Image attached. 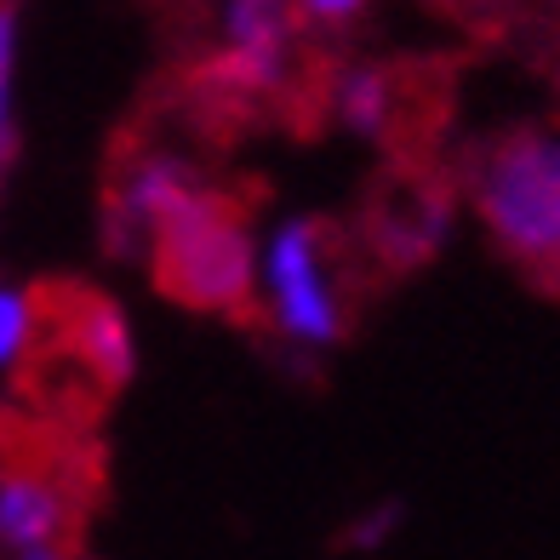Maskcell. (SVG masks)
<instances>
[{
	"label": "cell",
	"mask_w": 560,
	"mask_h": 560,
	"mask_svg": "<svg viewBox=\"0 0 560 560\" xmlns=\"http://www.w3.org/2000/svg\"><path fill=\"white\" fill-rule=\"evenodd\" d=\"M395 526H400V509H395V503H384V509H372V515L354 521L343 544H349V549H377V544H384Z\"/></svg>",
	"instance_id": "12"
},
{
	"label": "cell",
	"mask_w": 560,
	"mask_h": 560,
	"mask_svg": "<svg viewBox=\"0 0 560 560\" xmlns=\"http://www.w3.org/2000/svg\"><path fill=\"white\" fill-rule=\"evenodd\" d=\"M86 521V469L58 429H23L0 412V549H74Z\"/></svg>",
	"instance_id": "4"
},
{
	"label": "cell",
	"mask_w": 560,
	"mask_h": 560,
	"mask_svg": "<svg viewBox=\"0 0 560 560\" xmlns=\"http://www.w3.org/2000/svg\"><path fill=\"white\" fill-rule=\"evenodd\" d=\"M446 223L452 207L441 189H412V195H395L384 212H377V252L395 264V269H418L423 258H435V246L446 241Z\"/></svg>",
	"instance_id": "8"
},
{
	"label": "cell",
	"mask_w": 560,
	"mask_h": 560,
	"mask_svg": "<svg viewBox=\"0 0 560 560\" xmlns=\"http://www.w3.org/2000/svg\"><path fill=\"white\" fill-rule=\"evenodd\" d=\"M366 0H298V12L303 18H315V23H343V18H354Z\"/></svg>",
	"instance_id": "13"
},
{
	"label": "cell",
	"mask_w": 560,
	"mask_h": 560,
	"mask_svg": "<svg viewBox=\"0 0 560 560\" xmlns=\"http://www.w3.org/2000/svg\"><path fill=\"white\" fill-rule=\"evenodd\" d=\"M469 189L503 258L538 287H560V132H515L492 143Z\"/></svg>",
	"instance_id": "3"
},
{
	"label": "cell",
	"mask_w": 560,
	"mask_h": 560,
	"mask_svg": "<svg viewBox=\"0 0 560 560\" xmlns=\"http://www.w3.org/2000/svg\"><path fill=\"white\" fill-rule=\"evenodd\" d=\"M223 58H218V86L235 97H258L280 86L287 69V40H292V7L287 0H229L223 7Z\"/></svg>",
	"instance_id": "6"
},
{
	"label": "cell",
	"mask_w": 560,
	"mask_h": 560,
	"mask_svg": "<svg viewBox=\"0 0 560 560\" xmlns=\"http://www.w3.org/2000/svg\"><path fill=\"white\" fill-rule=\"evenodd\" d=\"M149 275L155 292L195 315L258 320V280H252V223L223 189L200 184L149 229Z\"/></svg>",
	"instance_id": "2"
},
{
	"label": "cell",
	"mask_w": 560,
	"mask_h": 560,
	"mask_svg": "<svg viewBox=\"0 0 560 560\" xmlns=\"http://www.w3.org/2000/svg\"><path fill=\"white\" fill-rule=\"evenodd\" d=\"M30 310L35 332L18 361L23 389L46 406V418L69 412L63 423H92L97 406L120 395L138 372L120 303L92 287H74V280H46L30 292Z\"/></svg>",
	"instance_id": "1"
},
{
	"label": "cell",
	"mask_w": 560,
	"mask_h": 560,
	"mask_svg": "<svg viewBox=\"0 0 560 560\" xmlns=\"http://www.w3.org/2000/svg\"><path fill=\"white\" fill-rule=\"evenodd\" d=\"M264 287H269V315L275 326L303 349H326L343 338V303L326 269V223L320 218H292L280 223L264 258Z\"/></svg>",
	"instance_id": "5"
},
{
	"label": "cell",
	"mask_w": 560,
	"mask_h": 560,
	"mask_svg": "<svg viewBox=\"0 0 560 560\" xmlns=\"http://www.w3.org/2000/svg\"><path fill=\"white\" fill-rule=\"evenodd\" d=\"M395 81L384 69H349L343 81H338V115L349 132H361V138H384L389 132V120H395Z\"/></svg>",
	"instance_id": "9"
},
{
	"label": "cell",
	"mask_w": 560,
	"mask_h": 560,
	"mask_svg": "<svg viewBox=\"0 0 560 560\" xmlns=\"http://www.w3.org/2000/svg\"><path fill=\"white\" fill-rule=\"evenodd\" d=\"M200 189V177L189 161H177V155H161V149H149V155L132 161V172L120 177V189H115V235L120 229H138V235H149L177 200L195 195Z\"/></svg>",
	"instance_id": "7"
},
{
	"label": "cell",
	"mask_w": 560,
	"mask_h": 560,
	"mask_svg": "<svg viewBox=\"0 0 560 560\" xmlns=\"http://www.w3.org/2000/svg\"><path fill=\"white\" fill-rule=\"evenodd\" d=\"M12 69H18V7L0 0V184L18 155V126H12Z\"/></svg>",
	"instance_id": "10"
},
{
	"label": "cell",
	"mask_w": 560,
	"mask_h": 560,
	"mask_svg": "<svg viewBox=\"0 0 560 560\" xmlns=\"http://www.w3.org/2000/svg\"><path fill=\"white\" fill-rule=\"evenodd\" d=\"M30 332H35L30 292H12V287H0V372L23 361V349H30Z\"/></svg>",
	"instance_id": "11"
}]
</instances>
